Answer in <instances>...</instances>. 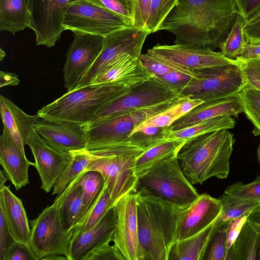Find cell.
<instances>
[{"label":"cell","instance_id":"91938a15","mask_svg":"<svg viewBox=\"0 0 260 260\" xmlns=\"http://www.w3.org/2000/svg\"><path fill=\"white\" fill-rule=\"evenodd\" d=\"M54 259H68L67 258L63 255L59 254H53L48 255L42 259V260H54Z\"/></svg>","mask_w":260,"mask_h":260},{"label":"cell","instance_id":"e7e4bbea","mask_svg":"<svg viewBox=\"0 0 260 260\" xmlns=\"http://www.w3.org/2000/svg\"><path fill=\"white\" fill-rule=\"evenodd\" d=\"M6 53L2 49H1V53H0V59L2 60L5 56Z\"/></svg>","mask_w":260,"mask_h":260},{"label":"cell","instance_id":"9c48e42d","mask_svg":"<svg viewBox=\"0 0 260 260\" xmlns=\"http://www.w3.org/2000/svg\"><path fill=\"white\" fill-rule=\"evenodd\" d=\"M194 72L196 76L180 94L204 102L237 95L246 85L237 64L207 68Z\"/></svg>","mask_w":260,"mask_h":260},{"label":"cell","instance_id":"4316f807","mask_svg":"<svg viewBox=\"0 0 260 260\" xmlns=\"http://www.w3.org/2000/svg\"><path fill=\"white\" fill-rule=\"evenodd\" d=\"M30 13L26 0H0V30L16 32L30 28Z\"/></svg>","mask_w":260,"mask_h":260},{"label":"cell","instance_id":"836d02e7","mask_svg":"<svg viewBox=\"0 0 260 260\" xmlns=\"http://www.w3.org/2000/svg\"><path fill=\"white\" fill-rule=\"evenodd\" d=\"M238 96L243 112L253 124L252 133L260 137V91L246 85Z\"/></svg>","mask_w":260,"mask_h":260},{"label":"cell","instance_id":"f35d334b","mask_svg":"<svg viewBox=\"0 0 260 260\" xmlns=\"http://www.w3.org/2000/svg\"><path fill=\"white\" fill-rule=\"evenodd\" d=\"M179 0H151L146 29L151 33L159 31V27Z\"/></svg>","mask_w":260,"mask_h":260},{"label":"cell","instance_id":"b9f144b4","mask_svg":"<svg viewBox=\"0 0 260 260\" xmlns=\"http://www.w3.org/2000/svg\"><path fill=\"white\" fill-rule=\"evenodd\" d=\"M87 1L129 19L134 25L137 0Z\"/></svg>","mask_w":260,"mask_h":260},{"label":"cell","instance_id":"7dc6e473","mask_svg":"<svg viewBox=\"0 0 260 260\" xmlns=\"http://www.w3.org/2000/svg\"><path fill=\"white\" fill-rule=\"evenodd\" d=\"M86 260H125L119 249L106 242L95 248Z\"/></svg>","mask_w":260,"mask_h":260},{"label":"cell","instance_id":"9f6ffc18","mask_svg":"<svg viewBox=\"0 0 260 260\" xmlns=\"http://www.w3.org/2000/svg\"><path fill=\"white\" fill-rule=\"evenodd\" d=\"M239 57L244 59L260 57V42L256 43H246Z\"/></svg>","mask_w":260,"mask_h":260},{"label":"cell","instance_id":"6f0895ef","mask_svg":"<svg viewBox=\"0 0 260 260\" xmlns=\"http://www.w3.org/2000/svg\"><path fill=\"white\" fill-rule=\"evenodd\" d=\"M20 82L18 76L13 73L0 72V87L11 85H17Z\"/></svg>","mask_w":260,"mask_h":260},{"label":"cell","instance_id":"cb8c5ba5","mask_svg":"<svg viewBox=\"0 0 260 260\" xmlns=\"http://www.w3.org/2000/svg\"><path fill=\"white\" fill-rule=\"evenodd\" d=\"M0 105L4 126L25 153L24 146L27 145L29 134L34 129V125L40 117L38 115L27 114L12 101L3 95L0 96Z\"/></svg>","mask_w":260,"mask_h":260},{"label":"cell","instance_id":"f6af8a7d","mask_svg":"<svg viewBox=\"0 0 260 260\" xmlns=\"http://www.w3.org/2000/svg\"><path fill=\"white\" fill-rule=\"evenodd\" d=\"M139 59L146 69L153 76L173 72H180L191 75L195 74L194 72L170 66L147 52L145 54H141Z\"/></svg>","mask_w":260,"mask_h":260},{"label":"cell","instance_id":"f907efd6","mask_svg":"<svg viewBox=\"0 0 260 260\" xmlns=\"http://www.w3.org/2000/svg\"><path fill=\"white\" fill-rule=\"evenodd\" d=\"M204 102L203 100L200 99L185 96L177 104L172 106L170 108V110L178 120Z\"/></svg>","mask_w":260,"mask_h":260},{"label":"cell","instance_id":"8d00e7d4","mask_svg":"<svg viewBox=\"0 0 260 260\" xmlns=\"http://www.w3.org/2000/svg\"><path fill=\"white\" fill-rule=\"evenodd\" d=\"M228 223H214L203 260H225L228 252Z\"/></svg>","mask_w":260,"mask_h":260},{"label":"cell","instance_id":"6da1fadb","mask_svg":"<svg viewBox=\"0 0 260 260\" xmlns=\"http://www.w3.org/2000/svg\"><path fill=\"white\" fill-rule=\"evenodd\" d=\"M239 14L236 0H179L159 30L173 33L175 44L214 50L224 42Z\"/></svg>","mask_w":260,"mask_h":260},{"label":"cell","instance_id":"680465c9","mask_svg":"<svg viewBox=\"0 0 260 260\" xmlns=\"http://www.w3.org/2000/svg\"><path fill=\"white\" fill-rule=\"evenodd\" d=\"M247 220L254 230L260 234V203L252 210Z\"/></svg>","mask_w":260,"mask_h":260},{"label":"cell","instance_id":"4dcf8cb0","mask_svg":"<svg viewBox=\"0 0 260 260\" xmlns=\"http://www.w3.org/2000/svg\"><path fill=\"white\" fill-rule=\"evenodd\" d=\"M112 207L110 192L104 183L96 198L75 226L72 239L94 226Z\"/></svg>","mask_w":260,"mask_h":260},{"label":"cell","instance_id":"ac0fdd59","mask_svg":"<svg viewBox=\"0 0 260 260\" xmlns=\"http://www.w3.org/2000/svg\"><path fill=\"white\" fill-rule=\"evenodd\" d=\"M220 200L207 193L185 208L178 223L176 241L191 237L214 222L221 213Z\"/></svg>","mask_w":260,"mask_h":260},{"label":"cell","instance_id":"d590c367","mask_svg":"<svg viewBox=\"0 0 260 260\" xmlns=\"http://www.w3.org/2000/svg\"><path fill=\"white\" fill-rule=\"evenodd\" d=\"M245 24V19L239 13L228 37L219 48L220 52L226 58L236 59L242 51L246 43Z\"/></svg>","mask_w":260,"mask_h":260},{"label":"cell","instance_id":"5bb4252c","mask_svg":"<svg viewBox=\"0 0 260 260\" xmlns=\"http://www.w3.org/2000/svg\"><path fill=\"white\" fill-rule=\"evenodd\" d=\"M147 52L170 66L192 72L226 64L239 65L236 59L226 58L220 52L180 44H157Z\"/></svg>","mask_w":260,"mask_h":260},{"label":"cell","instance_id":"30bf717a","mask_svg":"<svg viewBox=\"0 0 260 260\" xmlns=\"http://www.w3.org/2000/svg\"><path fill=\"white\" fill-rule=\"evenodd\" d=\"M65 30L107 36L118 29L134 26L131 20L87 0H76L68 9Z\"/></svg>","mask_w":260,"mask_h":260},{"label":"cell","instance_id":"6125c7cd","mask_svg":"<svg viewBox=\"0 0 260 260\" xmlns=\"http://www.w3.org/2000/svg\"><path fill=\"white\" fill-rule=\"evenodd\" d=\"M256 260H260V234L258 237Z\"/></svg>","mask_w":260,"mask_h":260},{"label":"cell","instance_id":"7a4b0ae2","mask_svg":"<svg viewBox=\"0 0 260 260\" xmlns=\"http://www.w3.org/2000/svg\"><path fill=\"white\" fill-rule=\"evenodd\" d=\"M135 192L142 260H168L176 241L178 223L186 208L173 205L144 188Z\"/></svg>","mask_w":260,"mask_h":260},{"label":"cell","instance_id":"7402d4cb","mask_svg":"<svg viewBox=\"0 0 260 260\" xmlns=\"http://www.w3.org/2000/svg\"><path fill=\"white\" fill-rule=\"evenodd\" d=\"M153 76L139 57L127 54L107 66L89 85L123 82L135 86Z\"/></svg>","mask_w":260,"mask_h":260},{"label":"cell","instance_id":"e575fe53","mask_svg":"<svg viewBox=\"0 0 260 260\" xmlns=\"http://www.w3.org/2000/svg\"><path fill=\"white\" fill-rule=\"evenodd\" d=\"M219 199L222 209L220 214L214 221L215 223L232 220L248 211L252 210L259 204L234 197L225 193Z\"/></svg>","mask_w":260,"mask_h":260},{"label":"cell","instance_id":"277c9868","mask_svg":"<svg viewBox=\"0 0 260 260\" xmlns=\"http://www.w3.org/2000/svg\"><path fill=\"white\" fill-rule=\"evenodd\" d=\"M134 86L123 82L90 84L75 89L38 110L40 118L89 126L105 106Z\"/></svg>","mask_w":260,"mask_h":260},{"label":"cell","instance_id":"ba28073f","mask_svg":"<svg viewBox=\"0 0 260 260\" xmlns=\"http://www.w3.org/2000/svg\"><path fill=\"white\" fill-rule=\"evenodd\" d=\"M177 156L168 158L140 174L136 189H146L173 205L187 208L200 194L183 174Z\"/></svg>","mask_w":260,"mask_h":260},{"label":"cell","instance_id":"11a10c76","mask_svg":"<svg viewBox=\"0 0 260 260\" xmlns=\"http://www.w3.org/2000/svg\"><path fill=\"white\" fill-rule=\"evenodd\" d=\"M244 36L248 43L260 42V20L245 26Z\"/></svg>","mask_w":260,"mask_h":260},{"label":"cell","instance_id":"83f0119b","mask_svg":"<svg viewBox=\"0 0 260 260\" xmlns=\"http://www.w3.org/2000/svg\"><path fill=\"white\" fill-rule=\"evenodd\" d=\"M214 222L198 234L177 240L170 250L168 260H203Z\"/></svg>","mask_w":260,"mask_h":260},{"label":"cell","instance_id":"60d3db41","mask_svg":"<svg viewBox=\"0 0 260 260\" xmlns=\"http://www.w3.org/2000/svg\"><path fill=\"white\" fill-rule=\"evenodd\" d=\"M224 193L239 199L260 203V175L251 182H236L228 186Z\"/></svg>","mask_w":260,"mask_h":260},{"label":"cell","instance_id":"1f68e13d","mask_svg":"<svg viewBox=\"0 0 260 260\" xmlns=\"http://www.w3.org/2000/svg\"><path fill=\"white\" fill-rule=\"evenodd\" d=\"M259 235L247 220L232 246L234 260H256Z\"/></svg>","mask_w":260,"mask_h":260},{"label":"cell","instance_id":"9a60e30c","mask_svg":"<svg viewBox=\"0 0 260 260\" xmlns=\"http://www.w3.org/2000/svg\"><path fill=\"white\" fill-rule=\"evenodd\" d=\"M74 39L67 53L63 68L64 86L74 90L81 79L100 54L105 37L74 31Z\"/></svg>","mask_w":260,"mask_h":260},{"label":"cell","instance_id":"d6986e66","mask_svg":"<svg viewBox=\"0 0 260 260\" xmlns=\"http://www.w3.org/2000/svg\"><path fill=\"white\" fill-rule=\"evenodd\" d=\"M88 126L39 118L34 130L51 147L62 152L84 148Z\"/></svg>","mask_w":260,"mask_h":260},{"label":"cell","instance_id":"5b68a950","mask_svg":"<svg viewBox=\"0 0 260 260\" xmlns=\"http://www.w3.org/2000/svg\"><path fill=\"white\" fill-rule=\"evenodd\" d=\"M85 171L57 195L53 203L47 206L36 218L29 220L30 235L28 244L36 260L53 254L68 257L74 229L68 230L66 228L62 207L68 194Z\"/></svg>","mask_w":260,"mask_h":260},{"label":"cell","instance_id":"44dd1931","mask_svg":"<svg viewBox=\"0 0 260 260\" xmlns=\"http://www.w3.org/2000/svg\"><path fill=\"white\" fill-rule=\"evenodd\" d=\"M0 164L5 176L14 186L16 191L29 183V167H35V163L26 158L25 154L21 151L4 126L0 137Z\"/></svg>","mask_w":260,"mask_h":260},{"label":"cell","instance_id":"ab89813d","mask_svg":"<svg viewBox=\"0 0 260 260\" xmlns=\"http://www.w3.org/2000/svg\"><path fill=\"white\" fill-rule=\"evenodd\" d=\"M167 127H147L132 134L131 140L145 151L160 143L165 139Z\"/></svg>","mask_w":260,"mask_h":260},{"label":"cell","instance_id":"94428289","mask_svg":"<svg viewBox=\"0 0 260 260\" xmlns=\"http://www.w3.org/2000/svg\"><path fill=\"white\" fill-rule=\"evenodd\" d=\"M7 177L5 176L3 171L0 170V190L5 186V183L7 181Z\"/></svg>","mask_w":260,"mask_h":260},{"label":"cell","instance_id":"be15d7a7","mask_svg":"<svg viewBox=\"0 0 260 260\" xmlns=\"http://www.w3.org/2000/svg\"><path fill=\"white\" fill-rule=\"evenodd\" d=\"M256 155H257V158L258 163L260 165V144L258 146V147L257 149Z\"/></svg>","mask_w":260,"mask_h":260},{"label":"cell","instance_id":"f1b7e54d","mask_svg":"<svg viewBox=\"0 0 260 260\" xmlns=\"http://www.w3.org/2000/svg\"><path fill=\"white\" fill-rule=\"evenodd\" d=\"M186 141L182 139H165L144 151L136 160L135 173L137 177L165 159L177 155Z\"/></svg>","mask_w":260,"mask_h":260},{"label":"cell","instance_id":"d6a6232c","mask_svg":"<svg viewBox=\"0 0 260 260\" xmlns=\"http://www.w3.org/2000/svg\"><path fill=\"white\" fill-rule=\"evenodd\" d=\"M84 215L83 191L75 186L68 194L62 207V216L67 230L74 229Z\"/></svg>","mask_w":260,"mask_h":260},{"label":"cell","instance_id":"816d5d0a","mask_svg":"<svg viewBox=\"0 0 260 260\" xmlns=\"http://www.w3.org/2000/svg\"><path fill=\"white\" fill-rule=\"evenodd\" d=\"M151 0H137L134 26L146 29Z\"/></svg>","mask_w":260,"mask_h":260},{"label":"cell","instance_id":"db71d44e","mask_svg":"<svg viewBox=\"0 0 260 260\" xmlns=\"http://www.w3.org/2000/svg\"><path fill=\"white\" fill-rule=\"evenodd\" d=\"M240 15L246 21L260 11V0H236Z\"/></svg>","mask_w":260,"mask_h":260},{"label":"cell","instance_id":"7bdbcfd3","mask_svg":"<svg viewBox=\"0 0 260 260\" xmlns=\"http://www.w3.org/2000/svg\"><path fill=\"white\" fill-rule=\"evenodd\" d=\"M242 71L246 86L260 91V57L236 59Z\"/></svg>","mask_w":260,"mask_h":260},{"label":"cell","instance_id":"8fae6325","mask_svg":"<svg viewBox=\"0 0 260 260\" xmlns=\"http://www.w3.org/2000/svg\"><path fill=\"white\" fill-rule=\"evenodd\" d=\"M150 34L147 29L130 26L114 31L105 37L100 54L75 89L89 85L107 66L125 54H131L139 57L145 41Z\"/></svg>","mask_w":260,"mask_h":260},{"label":"cell","instance_id":"4fadbf2b","mask_svg":"<svg viewBox=\"0 0 260 260\" xmlns=\"http://www.w3.org/2000/svg\"><path fill=\"white\" fill-rule=\"evenodd\" d=\"M76 0H30V28L34 30L37 45L50 48L59 40L65 30L66 13Z\"/></svg>","mask_w":260,"mask_h":260},{"label":"cell","instance_id":"f546056e","mask_svg":"<svg viewBox=\"0 0 260 260\" xmlns=\"http://www.w3.org/2000/svg\"><path fill=\"white\" fill-rule=\"evenodd\" d=\"M235 124L236 121L232 117L218 116L181 129L170 131L167 127L165 137L166 139L188 140L207 133L220 129H232L235 127Z\"/></svg>","mask_w":260,"mask_h":260},{"label":"cell","instance_id":"03108f58","mask_svg":"<svg viewBox=\"0 0 260 260\" xmlns=\"http://www.w3.org/2000/svg\"><path fill=\"white\" fill-rule=\"evenodd\" d=\"M29 5V4H30V0H26Z\"/></svg>","mask_w":260,"mask_h":260},{"label":"cell","instance_id":"52a82bcc","mask_svg":"<svg viewBox=\"0 0 260 260\" xmlns=\"http://www.w3.org/2000/svg\"><path fill=\"white\" fill-rule=\"evenodd\" d=\"M144 151L131 140L126 144L108 148L103 156L92 161L85 169L86 171H95L102 174L113 206L122 196L136 191V162Z\"/></svg>","mask_w":260,"mask_h":260},{"label":"cell","instance_id":"603a6c76","mask_svg":"<svg viewBox=\"0 0 260 260\" xmlns=\"http://www.w3.org/2000/svg\"><path fill=\"white\" fill-rule=\"evenodd\" d=\"M242 112V107L238 95L204 102L176 120L167 128L170 131L181 129L218 116L237 117Z\"/></svg>","mask_w":260,"mask_h":260},{"label":"cell","instance_id":"74e56055","mask_svg":"<svg viewBox=\"0 0 260 260\" xmlns=\"http://www.w3.org/2000/svg\"><path fill=\"white\" fill-rule=\"evenodd\" d=\"M104 183V178L100 173L87 171L81 175L76 183V186H81L83 189L84 215L100 192Z\"/></svg>","mask_w":260,"mask_h":260},{"label":"cell","instance_id":"c3c4849f","mask_svg":"<svg viewBox=\"0 0 260 260\" xmlns=\"http://www.w3.org/2000/svg\"><path fill=\"white\" fill-rule=\"evenodd\" d=\"M170 108L137 126L131 135L147 127H169L170 126L177 120V118L172 113Z\"/></svg>","mask_w":260,"mask_h":260},{"label":"cell","instance_id":"681fc988","mask_svg":"<svg viewBox=\"0 0 260 260\" xmlns=\"http://www.w3.org/2000/svg\"><path fill=\"white\" fill-rule=\"evenodd\" d=\"M251 211L252 210L248 211L241 216L228 221L227 226L228 250L233 245Z\"/></svg>","mask_w":260,"mask_h":260},{"label":"cell","instance_id":"3957f363","mask_svg":"<svg viewBox=\"0 0 260 260\" xmlns=\"http://www.w3.org/2000/svg\"><path fill=\"white\" fill-rule=\"evenodd\" d=\"M235 141L233 134L226 129L187 140L177 156L189 182L192 184H202L212 177L227 178Z\"/></svg>","mask_w":260,"mask_h":260},{"label":"cell","instance_id":"ffe728a7","mask_svg":"<svg viewBox=\"0 0 260 260\" xmlns=\"http://www.w3.org/2000/svg\"><path fill=\"white\" fill-rule=\"evenodd\" d=\"M115 223L116 213L113 206L94 226L72 239L68 260H86L98 247L113 241Z\"/></svg>","mask_w":260,"mask_h":260},{"label":"cell","instance_id":"2e32d148","mask_svg":"<svg viewBox=\"0 0 260 260\" xmlns=\"http://www.w3.org/2000/svg\"><path fill=\"white\" fill-rule=\"evenodd\" d=\"M113 206L116 213L114 244L125 260H142L138 239L136 192L122 196Z\"/></svg>","mask_w":260,"mask_h":260},{"label":"cell","instance_id":"7c38bea8","mask_svg":"<svg viewBox=\"0 0 260 260\" xmlns=\"http://www.w3.org/2000/svg\"><path fill=\"white\" fill-rule=\"evenodd\" d=\"M182 96H183L178 91L153 76L103 107L90 124L127 111L150 107Z\"/></svg>","mask_w":260,"mask_h":260},{"label":"cell","instance_id":"bcb514c9","mask_svg":"<svg viewBox=\"0 0 260 260\" xmlns=\"http://www.w3.org/2000/svg\"><path fill=\"white\" fill-rule=\"evenodd\" d=\"M196 74L191 75L180 72H173L154 77L164 84L174 89L180 93V92L190 82Z\"/></svg>","mask_w":260,"mask_h":260},{"label":"cell","instance_id":"8992f818","mask_svg":"<svg viewBox=\"0 0 260 260\" xmlns=\"http://www.w3.org/2000/svg\"><path fill=\"white\" fill-rule=\"evenodd\" d=\"M183 96L146 108L127 111L89 125L85 148L101 149L126 144L137 126L179 102Z\"/></svg>","mask_w":260,"mask_h":260},{"label":"cell","instance_id":"d4e9b609","mask_svg":"<svg viewBox=\"0 0 260 260\" xmlns=\"http://www.w3.org/2000/svg\"><path fill=\"white\" fill-rule=\"evenodd\" d=\"M5 186L0 190V205L4 209L6 216L14 237L20 243L28 244L30 228L29 220L20 199Z\"/></svg>","mask_w":260,"mask_h":260},{"label":"cell","instance_id":"484cf974","mask_svg":"<svg viewBox=\"0 0 260 260\" xmlns=\"http://www.w3.org/2000/svg\"><path fill=\"white\" fill-rule=\"evenodd\" d=\"M108 148L88 150L85 148L69 151L72 158L53 187L52 195L60 194L92 161L103 156Z\"/></svg>","mask_w":260,"mask_h":260},{"label":"cell","instance_id":"ee69618b","mask_svg":"<svg viewBox=\"0 0 260 260\" xmlns=\"http://www.w3.org/2000/svg\"><path fill=\"white\" fill-rule=\"evenodd\" d=\"M18 242L8 224L4 208L0 205V260H7Z\"/></svg>","mask_w":260,"mask_h":260},{"label":"cell","instance_id":"e0dca14e","mask_svg":"<svg viewBox=\"0 0 260 260\" xmlns=\"http://www.w3.org/2000/svg\"><path fill=\"white\" fill-rule=\"evenodd\" d=\"M27 145L34 157L35 168L41 180V188L49 193L70 162L71 154L52 148L34 129L29 134Z\"/></svg>","mask_w":260,"mask_h":260},{"label":"cell","instance_id":"f5cc1de1","mask_svg":"<svg viewBox=\"0 0 260 260\" xmlns=\"http://www.w3.org/2000/svg\"><path fill=\"white\" fill-rule=\"evenodd\" d=\"M7 260H36L28 244L18 242L13 248Z\"/></svg>","mask_w":260,"mask_h":260}]
</instances>
